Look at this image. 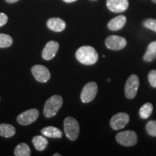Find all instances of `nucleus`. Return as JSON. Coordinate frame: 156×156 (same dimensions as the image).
<instances>
[{
	"label": "nucleus",
	"instance_id": "obj_15",
	"mask_svg": "<svg viewBox=\"0 0 156 156\" xmlns=\"http://www.w3.org/2000/svg\"><path fill=\"white\" fill-rule=\"evenodd\" d=\"M41 134L44 136L51 138H61L62 136V132L59 129L55 126H46L42 129Z\"/></svg>",
	"mask_w": 156,
	"mask_h": 156
},
{
	"label": "nucleus",
	"instance_id": "obj_21",
	"mask_svg": "<svg viewBox=\"0 0 156 156\" xmlns=\"http://www.w3.org/2000/svg\"><path fill=\"white\" fill-rule=\"evenodd\" d=\"M13 43L12 38L5 34H0V48H7L12 46Z\"/></svg>",
	"mask_w": 156,
	"mask_h": 156
},
{
	"label": "nucleus",
	"instance_id": "obj_4",
	"mask_svg": "<svg viewBox=\"0 0 156 156\" xmlns=\"http://www.w3.org/2000/svg\"><path fill=\"white\" fill-rule=\"evenodd\" d=\"M116 140L117 142L120 145L126 147H130L135 145L137 142V136L136 133L133 131L121 132L118 133L116 136Z\"/></svg>",
	"mask_w": 156,
	"mask_h": 156
},
{
	"label": "nucleus",
	"instance_id": "obj_17",
	"mask_svg": "<svg viewBox=\"0 0 156 156\" xmlns=\"http://www.w3.org/2000/svg\"><path fill=\"white\" fill-rule=\"evenodd\" d=\"M32 141L34 147L38 151H44L48 145L47 139L43 136H35Z\"/></svg>",
	"mask_w": 156,
	"mask_h": 156
},
{
	"label": "nucleus",
	"instance_id": "obj_12",
	"mask_svg": "<svg viewBox=\"0 0 156 156\" xmlns=\"http://www.w3.org/2000/svg\"><path fill=\"white\" fill-rule=\"evenodd\" d=\"M58 47H59V45L58 42L54 41H51L48 42L42 51L43 58L46 61L52 59L58 52Z\"/></svg>",
	"mask_w": 156,
	"mask_h": 156
},
{
	"label": "nucleus",
	"instance_id": "obj_8",
	"mask_svg": "<svg viewBox=\"0 0 156 156\" xmlns=\"http://www.w3.org/2000/svg\"><path fill=\"white\" fill-rule=\"evenodd\" d=\"M33 75L34 76L35 79L39 83H46L49 80L51 77V74L49 70L43 65L37 64L34 65L31 69Z\"/></svg>",
	"mask_w": 156,
	"mask_h": 156
},
{
	"label": "nucleus",
	"instance_id": "obj_13",
	"mask_svg": "<svg viewBox=\"0 0 156 156\" xmlns=\"http://www.w3.org/2000/svg\"><path fill=\"white\" fill-rule=\"evenodd\" d=\"M46 24L48 28L54 32H62L66 28V23L58 17L50 18Z\"/></svg>",
	"mask_w": 156,
	"mask_h": 156
},
{
	"label": "nucleus",
	"instance_id": "obj_1",
	"mask_svg": "<svg viewBox=\"0 0 156 156\" xmlns=\"http://www.w3.org/2000/svg\"><path fill=\"white\" fill-rule=\"evenodd\" d=\"M78 62L85 65H93L98 59V54L92 46H83L79 48L75 54Z\"/></svg>",
	"mask_w": 156,
	"mask_h": 156
},
{
	"label": "nucleus",
	"instance_id": "obj_20",
	"mask_svg": "<svg viewBox=\"0 0 156 156\" xmlns=\"http://www.w3.org/2000/svg\"><path fill=\"white\" fill-rule=\"evenodd\" d=\"M153 110V106L151 103H146L140 109V116L143 119H148L151 116Z\"/></svg>",
	"mask_w": 156,
	"mask_h": 156
},
{
	"label": "nucleus",
	"instance_id": "obj_25",
	"mask_svg": "<svg viewBox=\"0 0 156 156\" xmlns=\"http://www.w3.org/2000/svg\"><path fill=\"white\" fill-rule=\"evenodd\" d=\"M8 17L7 15L3 12H0V27L5 25L7 23Z\"/></svg>",
	"mask_w": 156,
	"mask_h": 156
},
{
	"label": "nucleus",
	"instance_id": "obj_19",
	"mask_svg": "<svg viewBox=\"0 0 156 156\" xmlns=\"http://www.w3.org/2000/svg\"><path fill=\"white\" fill-rule=\"evenodd\" d=\"M14 154L15 156H30V149L26 143H20L15 147Z\"/></svg>",
	"mask_w": 156,
	"mask_h": 156
},
{
	"label": "nucleus",
	"instance_id": "obj_11",
	"mask_svg": "<svg viewBox=\"0 0 156 156\" xmlns=\"http://www.w3.org/2000/svg\"><path fill=\"white\" fill-rule=\"evenodd\" d=\"M106 5L110 11L115 13L122 12L129 7L128 0H106Z\"/></svg>",
	"mask_w": 156,
	"mask_h": 156
},
{
	"label": "nucleus",
	"instance_id": "obj_7",
	"mask_svg": "<svg viewBox=\"0 0 156 156\" xmlns=\"http://www.w3.org/2000/svg\"><path fill=\"white\" fill-rule=\"evenodd\" d=\"M39 112L36 108H31L21 113L17 117V121L21 125H28L36 122L38 118Z\"/></svg>",
	"mask_w": 156,
	"mask_h": 156
},
{
	"label": "nucleus",
	"instance_id": "obj_2",
	"mask_svg": "<svg viewBox=\"0 0 156 156\" xmlns=\"http://www.w3.org/2000/svg\"><path fill=\"white\" fill-rule=\"evenodd\" d=\"M63 103V99L58 95H54L46 101L44 108V114L47 118H51L57 114Z\"/></svg>",
	"mask_w": 156,
	"mask_h": 156
},
{
	"label": "nucleus",
	"instance_id": "obj_18",
	"mask_svg": "<svg viewBox=\"0 0 156 156\" xmlns=\"http://www.w3.org/2000/svg\"><path fill=\"white\" fill-rule=\"evenodd\" d=\"M156 58V41H153L148 45L147 51L143 56L145 62H152Z\"/></svg>",
	"mask_w": 156,
	"mask_h": 156
},
{
	"label": "nucleus",
	"instance_id": "obj_23",
	"mask_svg": "<svg viewBox=\"0 0 156 156\" xmlns=\"http://www.w3.org/2000/svg\"><path fill=\"white\" fill-rule=\"evenodd\" d=\"M143 25L145 28L156 32V20L147 19L143 22Z\"/></svg>",
	"mask_w": 156,
	"mask_h": 156
},
{
	"label": "nucleus",
	"instance_id": "obj_3",
	"mask_svg": "<svg viewBox=\"0 0 156 156\" xmlns=\"http://www.w3.org/2000/svg\"><path fill=\"white\" fill-rule=\"evenodd\" d=\"M64 133L71 141H75L79 136L80 126L73 117L68 116L64 121Z\"/></svg>",
	"mask_w": 156,
	"mask_h": 156
},
{
	"label": "nucleus",
	"instance_id": "obj_14",
	"mask_svg": "<svg viewBox=\"0 0 156 156\" xmlns=\"http://www.w3.org/2000/svg\"><path fill=\"white\" fill-rule=\"evenodd\" d=\"M126 22V17L124 15H119V16L114 17L112 20L109 21L108 23V28L109 30L113 31L119 30L124 26Z\"/></svg>",
	"mask_w": 156,
	"mask_h": 156
},
{
	"label": "nucleus",
	"instance_id": "obj_6",
	"mask_svg": "<svg viewBox=\"0 0 156 156\" xmlns=\"http://www.w3.org/2000/svg\"><path fill=\"white\" fill-rule=\"evenodd\" d=\"M98 85L95 82H90L83 87L81 92L80 99L83 103H90L96 96Z\"/></svg>",
	"mask_w": 156,
	"mask_h": 156
},
{
	"label": "nucleus",
	"instance_id": "obj_10",
	"mask_svg": "<svg viewBox=\"0 0 156 156\" xmlns=\"http://www.w3.org/2000/svg\"><path fill=\"white\" fill-rule=\"evenodd\" d=\"M127 41L124 38L119 36H109L105 41L106 47L111 50H121L126 46Z\"/></svg>",
	"mask_w": 156,
	"mask_h": 156
},
{
	"label": "nucleus",
	"instance_id": "obj_27",
	"mask_svg": "<svg viewBox=\"0 0 156 156\" xmlns=\"http://www.w3.org/2000/svg\"><path fill=\"white\" fill-rule=\"evenodd\" d=\"M64 2H67V3H72L74 2L77 1V0H63Z\"/></svg>",
	"mask_w": 156,
	"mask_h": 156
},
{
	"label": "nucleus",
	"instance_id": "obj_16",
	"mask_svg": "<svg viewBox=\"0 0 156 156\" xmlns=\"http://www.w3.org/2000/svg\"><path fill=\"white\" fill-rule=\"evenodd\" d=\"M16 129L12 125L9 124H0V136L9 138L15 134Z\"/></svg>",
	"mask_w": 156,
	"mask_h": 156
},
{
	"label": "nucleus",
	"instance_id": "obj_9",
	"mask_svg": "<svg viewBox=\"0 0 156 156\" xmlns=\"http://www.w3.org/2000/svg\"><path fill=\"white\" fill-rule=\"evenodd\" d=\"M129 122V116L127 114L124 112L118 113L112 117L110 122V125L114 130L122 129L125 127Z\"/></svg>",
	"mask_w": 156,
	"mask_h": 156
},
{
	"label": "nucleus",
	"instance_id": "obj_30",
	"mask_svg": "<svg viewBox=\"0 0 156 156\" xmlns=\"http://www.w3.org/2000/svg\"><path fill=\"white\" fill-rule=\"evenodd\" d=\"M93 1H95V0H93Z\"/></svg>",
	"mask_w": 156,
	"mask_h": 156
},
{
	"label": "nucleus",
	"instance_id": "obj_28",
	"mask_svg": "<svg viewBox=\"0 0 156 156\" xmlns=\"http://www.w3.org/2000/svg\"><path fill=\"white\" fill-rule=\"evenodd\" d=\"M53 155L54 156H60L61 155H60V154H58V153H56V154H54Z\"/></svg>",
	"mask_w": 156,
	"mask_h": 156
},
{
	"label": "nucleus",
	"instance_id": "obj_22",
	"mask_svg": "<svg viewBox=\"0 0 156 156\" xmlns=\"http://www.w3.org/2000/svg\"><path fill=\"white\" fill-rule=\"evenodd\" d=\"M146 130L151 136H156V121L151 120L147 123Z\"/></svg>",
	"mask_w": 156,
	"mask_h": 156
},
{
	"label": "nucleus",
	"instance_id": "obj_26",
	"mask_svg": "<svg viewBox=\"0 0 156 156\" xmlns=\"http://www.w3.org/2000/svg\"><path fill=\"white\" fill-rule=\"evenodd\" d=\"M5 1L8 3H15L17 2V1H19V0H5Z\"/></svg>",
	"mask_w": 156,
	"mask_h": 156
},
{
	"label": "nucleus",
	"instance_id": "obj_5",
	"mask_svg": "<svg viewBox=\"0 0 156 156\" xmlns=\"http://www.w3.org/2000/svg\"><path fill=\"white\" fill-rule=\"evenodd\" d=\"M139 77L136 75H132L128 78L125 84V95L129 99H133L137 93L139 88Z\"/></svg>",
	"mask_w": 156,
	"mask_h": 156
},
{
	"label": "nucleus",
	"instance_id": "obj_24",
	"mask_svg": "<svg viewBox=\"0 0 156 156\" xmlns=\"http://www.w3.org/2000/svg\"><path fill=\"white\" fill-rule=\"evenodd\" d=\"M148 81L152 87H156V70H151L148 74Z\"/></svg>",
	"mask_w": 156,
	"mask_h": 156
},
{
	"label": "nucleus",
	"instance_id": "obj_29",
	"mask_svg": "<svg viewBox=\"0 0 156 156\" xmlns=\"http://www.w3.org/2000/svg\"><path fill=\"white\" fill-rule=\"evenodd\" d=\"M152 1L153 2H155V3H156V0H152Z\"/></svg>",
	"mask_w": 156,
	"mask_h": 156
}]
</instances>
